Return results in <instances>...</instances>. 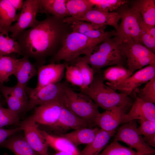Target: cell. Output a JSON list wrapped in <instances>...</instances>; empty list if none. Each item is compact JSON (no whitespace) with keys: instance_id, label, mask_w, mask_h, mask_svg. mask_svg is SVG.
I'll return each instance as SVG.
<instances>
[{"instance_id":"cell-1","label":"cell","mask_w":155,"mask_h":155,"mask_svg":"<svg viewBox=\"0 0 155 155\" xmlns=\"http://www.w3.org/2000/svg\"><path fill=\"white\" fill-rule=\"evenodd\" d=\"M61 19L48 15L34 27L21 32L13 38L19 44L20 54L34 59L38 66L43 65L48 57H53L59 50Z\"/></svg>"},{"instance_id":"cell-2","label":"cell","mask_w":155,"mask_h":155,"mask_svg":"<svg viewBox=\"0 0 155 155\" xmlns=\"http://www.w3.org/2000/svg\"><path fill=\"white\" fill-rule=\"evenodd\" d=\"M102 72L95 73L91 83L87 88L80 89L89 96L98 107L106 110L115 107H123L128 108L133 102L129 96L118 93L104 83Z\"/></svg>"},{"instance_id":"cell-3","label":"cell","mask_w":155,"mask_h":155,"mask_svg":"<svg viewBox=\"0 0 155 155\" xmlns=\"http://www.w3.org/2000/svg\"><path fill=\"white\" fill-rule=\"evenodd\" d=\"M121 40L117 36L108 38L97 45L88 56L79 57L72 61H81L90 65L95 73L102 68L115 65L124 66L126 58L120 48Z\"/></svg>"},{"instance_id":"cell-4","label":"cell","mask_w":155,"mask_h":155,"mask_svg":"<svg viewBox=\"0 0 155 155\" xmlns=\"http://www.w3.org/2000/svg\"><path fill=\"white\" fill-rule=\"evenodd\" d=\"M111 37L92 39L83 34L72 32L63 38L61 47L51 59L50 63H55L62 60L71 62L81 55L89 56L97 45Z\"/></svg>"},{"instance_id":"cell-5","label":"cell","mask_w":155,"mask_h":155,"mask_svg":"<svg viewBox=\"0 0 155 155\" xmlns=\"http://www.w3.org/2000/svg\"><path fill=\"white\" fill-rule=\"evenodd\" d=\"M62 101L64 105L92 127L96 126L95 119L100 113L99 107L88 95L75 92L68 84L65 88Z\"/></svg>"},{"instance_id":"cell-6","label":"cell","mask_w":155,"mask_h":155,"mask_svg":"<svg viewBox=\"0 0 155 155\" xmlns=\"http://www.w3.org/2000/svg\"><path fill=\"white\" fill-rule=\"evenodd\" d=\"M120 48L123 55L127 59L128 69L133 73L145 66L155 63V54L131 38L121 40Z\"/></svg>"},{"instance_id":"cell-7","label":"cell","mask_w":155,"mask_h":155,"mask_svg":"<svg viewBox=\"0 0 155 155\" xmlns=\"http://www.w3.org/2000/svg\"><path fill=\"white\" fill-rule=\"evenodd\" d=\"M126 3L121 6L117 12L121 16V23L115 30L116 35L121 40L129 38L140 43L142 34L141 15ZM115 35V36H116Z\"/></svg>"},{"instance_id":"cell-8","label":"cell","mask_w":155,"mask_h":155,"mask_svg":"<svg viewBox=\"0 0 155 155\" xmlns=\"http://www.w3.org/2000/svg\"><path fill=\"white\" fill-rule=\"evenodd\" d=\"M68 84V83L65 81L48 85L40 88L26 87L28 98L26 111L38 105L60 100L63 95L65 88Z\"/></svg>"},{"instance_id":"cell-9","label":"cell","mask_w":155,"mask_h":155,"mask_svg":"<svg viewBox=\"0 0 155 155\" xmlns=\"http://www.w3.org/2000/svg\"><path fill=\"white\" fill-rule=\"evenodd\" d=\"M137 129L135 120L125 123L118 129L114 140L125 143L130 148L135 149L137 155H155V149L144 141Z\"/></svg>"},{"instance_id":"cell-10","label":"cell","mask_w":155,"mask_h":155,"mask_svg":"<svg viewBox=\"0 0 155 155\" xmlns=\"http://www.w3.org/2000/svg\"><path fill=\"white\" fill-rule=\"evenodd\" d=\"M40 0H26L24 1L17 22L8 29L13 38L21 32L34 27L39 21L36 19L37 13H40Z\"/></svg>"},{"instance_id":"cell-11","label":"cell","mask_w":155,"mask_h":155,"mask_svg":"<svg viewBox=\"0 0 155 155\" xmlns=\"http://www.w3.org/2000/svg\"><path fill=\"white\" fill-rule=\"evenodd\" d=\"M121 18L120 14L117 12L105 11L94 7L80 16L66 17L63 19V21L68 24H71L77 21H86L101 26H111L116 30Z\"/></svg>"},{"instance_id":"cell-12","label":"cell","mask_w":155,"mask_h":155,"mask_svg":"<svg viewBox=\"0 0 155 155\" xmlns=\"http://www.w3.org/2000/svg\"><path fill=\"white\" fill-rule=\"evenodd\" d=\"M155 77V63L146 66L120 82L112 84L107 82V86L115 91L118 90L127 95L142 84L146 83Z\"/></svg>"},{"instance_id":"cell-13","label":"cell","mask_w":155,"mask_h":155,"mask_svg":"<svg viewBox=\"0 0 155 155\" xmlns=\"http://www.w3.org/2000/svg\"><path fill=\"white\" fill-rule=\"evenodd\" d=\"M20 127L24 132L25 140L37 154L49 155V146L37 123L30 117L22 122Z\"/></svg>"},{"instance_id":"cell-14","label":"cell","mask_w":155,"mask_h":155,"mask_svg":"<svg viewBox=\"0 0 155 155\" xmlns=\"http://www.w3.org/2000/svg\"><path fill=\"white\" fill-rule=\"evenodd\" d=\"M62 105L60 100L39 106L30 117L37 123L51 127L58 120Z\"/></svg>"},{"instance_id":"cell-15","label":"cell","mask_w":155,"mask_h":155,"mask_svg":"<svg viewBox=\"0 0 155 155\" xmlns=\"http://www.w3.org/2000/svg\"><path fill=\"white\" fill-rule=\"evenodd\" d=\"M65 63H50L38 66V83L36 88L60 82L64 74Z\"/></svg>"},{"instance_id":"cell-16","label":"cell","mask_w":155,"mask_h":155,"mask_svg":"<svg viewBox=\"0 0 155 155\" xmlns=\"http://www.w3.org/2000/svg\"><path fill=\"white\" fill-rule=\"evenodd\" d=\"M136 119L155 120V104L141 99L136 96L129 112L123 116L121 123Z\"/></svg>"},{"instance_id":"cell-17","label":"cell","mask_w":155,"mask_h":155,"mask_svg":"<svg viewBox=\"0 0 155 155\" xmlns=\"http://www.w3.org/2000/svg\"><path fill=\"white\" fill-rule=\"evenodd\" d=\"M62 104L59 117L57 122L51 126V127L61 132L69 129L75 130L83 127H92L86 121L78 116L63 104Z\"/></svg>"},{"instance_id":"cell-18","label":"cell","mask_w":155,"mask_h":155,"mask_svg":"<svg viewBox=\"0 0 155 155\" xmlns=\"http://www.w3.org/2000/svg\"><path fill=\"white\" fill-rule=\"evenodd\" d=\"M127 109L123 107H115L100 113L95 119V125L107 131H115Z\"/></svg>"},{"instance_id":"cell-19","label":"cell","mask_w":155,"mask_h":155,"mask_svg":"<svg viewBox=\"0 0 155 155\" xmlns=\"http://www.w3.org/2000/svg\"><path fill=\"white\" fill-rule=\"evenodd\" d=\"M37 75V69L28 58L24 57L19 59L13 75L17 79V84L25 87L30 79Z\"/></svg>"},{"instance_id":"cell-20","label":"cell","mask_w":155,"mask_h":155,"mask_svg":"<svg viewBox=\"0 0 155 155\" xmlns=\"http://www.w3.org/2000/svg\"><path fill=\"white\" fill-rule=\"evenodd\" d=\"M41 131L48 146L57 152H69L75 155H80L77 147L66 138L61 135H53L45 131Z\"/></svg>"},{"instance_id":"cell-21","label":"cell","mask_w":155,"mask_h":155,"mask_svg":"<svg viewBox=\"0 0 155 155\" xmlns=\"http://www.w3.org/2000/svg\"><path fill=\"white\" fill-rule=\"evenodd\" d=\"M0 147L10 150L15 155H37L24 137L21 136L12 135L0 144Z\"/></svg>"},{"instance_id":"cell-22","label":"cell","mask_w":155,"mask_h":155,"mask_svg":"<svg viewBox=\"0 0 155 155\" xmlns=\"http://www.w3.org/2000/svg\"><path fill=\"white\" fill-rule=\"evenodd\" d=\"M100 129L98 127H83L74 130L68 133L61 134L77 146L83 144H88L92 142Z\"/></svg>"},{"instance_id":"cell-23","label":"cell","mask_w":155,"mask_h":155,"mask_svg":"<svg viewBox=\"0 0 155 155\" xmlns=\"http://www.w3.org/2000/svg\"><path fill=\"white\" fill-rule=\"evenodd\" d=\"M115 131L108 132L100 129L95 138L80 151V155H98L106 146Z\"/></svg>"},{"instance_id":"cell-24","label":"cell","mask_w":155,"mask_h":155,"mask_svg":"<svg viewBox=\"0 0 155 155\" xmlns=\"http://www.w3.org/2000/svg\"><path fill=\"white\" fill-rule=\"evenodd\" d=\"M131 7L141 15L146 24L155 26V0H134Z\"/></svg>"},{"instance_id":"cell-25","label":"cell","mask_w":155,"mask_h":155,"mask_svg":"<svg viewBox=\"0 0 155 155\" xmlns=\"http://www.w3.org/2000/svg\"><path fill=\"white\" fill-rule=\"evenodd\" d=\"M70 26L72 32L83 34L90 38L98 39L103 36L104 29L106 26L77 21L72 23Z\"/></svg>"},{"instance_id":"cell-26","label":"cell","mask_w":155,"mask_h":155,"mask_svg":"<svg viewBox=\"0 0 155 155\" xmlns=\"http://www.w3.org/2000/svg\"><path fill=\"white\" fill-rule=\"evenodd\" d=\"M66 0H40V13L51 14L64 19L69 16L66 7Z\"/></svg>"},{"instance_id":"cell-27","label":"cell","mask_w":155,"mask_h":155,"mask_svg":"<svg viewBox=\"0 0 155 155\" xmlns=\"http://www.w3.org/2000/svg\"><path fill=\"white\" fill-rule=\"evenodd\" d=\"M102 73L104 80L111 84H115L129 78L133 73L123 66L115 65L108 67Z\"/></svg>"},{"instance_id":"cell-28","label":"cell","mask_w":155,"mask_h":155,"mask_svg":"<svg viewBox=\"0 0 155 155\" xmlns=\"http://www.w3.org/2000/svg\"><path fill=\"white\" fill-rule=\"evenodd\" d=\"M0 92L7 103L9 108L18 115L26 111L27 105L13 94L10 87L0 84Z\"/></svg>"},{"instance_id":"cell-29","label":"cell","mask_w":155,"mask_h":155,"mask_svg":"<svg viewBox=\"0 0 155 155\" xmlns=\"http://www.w3.org/2000/svg\"><path fill=\"white\" fill-rule=\"evenodd\" d=\"M19 16L8 0H0V21L4 28L8 31L12 23L17 21Z\"/></svg>"},{"instance_id":"cell-30","label":"cell","mask_w":155,"mask_h":155,"mask_svg":"<svg viewBox=\"0 0 155 155\" xmlns=\"http://www.w3.org/2000/svg\"><path fill=\"white\" fill-rule=\"evenodd\" d=\"M19 60L9 55H0V84L8 82L9 76L14 75Z\"/></svg>"},{"instance_id":"cell-31","label":"cell","mask_w":155,"mask_h":155,"mask_svg":"<svg viewBox=\"0 0 155 155\" xmlns=\"http://www.w3.org/2000/svg\"><path fill=\"white\" fill-rule=\"evenodd\" d=\"M94 6L90 0H66V7L70 17L82 15Z\"/></svg>"},{"instance_id":"cell-32","label":"cell","mask_w":155,"mask_h":155,"mask_svg":"<svg viewBox=\"0 0 155 155\" xmlns=\"http://www.w3.org/2000/svg\"><path fill=\"white\" fill-rule=\"evenodd\" d=\"M5 30L0 32V55H9L13 53L20 54V47L18 42L9 35Z\"/></svg>"},{"instance_id":"cell-33","label":"cell","mask_w":155,"mask_h":155,"mask_svg":"<svg viewBox=\"0 0 155 155\" xmlns=\"http://www.w3.org/2000/svg\"><path fill=\"white\" fill-rule=\"evenodd\" d=\"M140 125L137 130L141 135H143L144 140L152 147H155V120H140Z\"/></svg>"},{"instance_id":"cell-34","label":"cell","mask_w":155,"mask_h":155,"mask_svg":"<svg viewBox=\"0 0 155 155\" xmlns=\"http://www.w3.org/2000/svg\"><path fill=\"white\" fill-rule=\"evenodd\" d=\"M141 27L142 34L140 44L155 54V26L146 24L142 18L141 21Z\"/></svg>"},{"instance_id":"cell-35","label":"cell","mask_w":155,"mask_h":155,"mask_svg":"<svg viewBox=\"0 0 155 155\" xmlns=\"http://www.w3.org/2000/svg\"><path fill=\"white\" fill-rule=\"evenodd\" d=\"M98 155H137L136 152L130 148L122 145L114 140Z\"/></svg>"},{"instance_id":"cell-36","label":"cell","mask_w":155,"mask_h":155,"mask_svg":"<svg viewBox=\"0 0 155 155\" xmlns=\"http://www.w3.org/2000/svg\"><path fill=\"white\" fill-rule=\"evenodd\" d=\"M71 62V65H75L79 69L82 74L83 83L80 89L87 88L91 83L94 79L95 74L94 70L89 65L84 61H76Z\"/></svg>"},{"instance_id":"cell-37","label":"cell","mask_w":155,"mask_h":155,"mask_svg":"<svg viewBox=\"0 0 155 155\" xmlns=\"http://www.w3.org/2000/svg\"><path fill=\"white\" fill-rule=\"evenodd\" d=\"M65 69L66 81L73 85L81 88L83 81L82 74L79 69L74 65H69L66 63Z\"/></svg>"},{"instance_id":"cell-38","label":"cell","mask_w":155,"mask_h":155,"mask_svg":"<svg viewBox=\"0 0 155 155\" xmlns=\"http://www.w3.org/2000/svg\"><path fill=\"white\" fill-rule=\"evenodd\" d=\"M95 7L103 11L111 12L117 10L123 5L127 3L123 0H90Z\"/></svg>"},{"instance_id":"cell-39","label":"cell","mask_w":155,"mask_h":155,"mask_svg":"<svg viewBox=\"0 0 155 155\" xmlns=\"http://www.w3.org/2000/svg\"><path fill=\"white\" fill-rule=\"evenodd\" d=\"M18 115L9 108L3 107L0 103V128L17 123L19 121Z\"/></svg>"},{"instance_id":"cell-40","label":"cell","mask_w":155,"mask_h":155,"mask_svg":"<svg viewBox=\"0 0 155 155\" xmlns=\"http://www.w3.org/2000/svg\"><path fill=\"white\" fill-rule=\"evenodd\" d=\"M136 96L141 99L155 104V77L146 83Z\"/></svg>"},{"instance_id":"cell-41","label":"cell","mask_w":155,"mask_h":155,"mask_svg":"<svg viewBox=\"0 0 155 155\" xmlns=\"http://www.w3.org/2000/svg\"><path fill=\"white\" fill-rule=\"evenodd\" d=\"M13 94L28 105V96L25 87L17 83L13 87H10Z\"/></svg>"},{"instance_id":"cell-42","label":"cell","mask_w":155,"mask_h":155,"mask_svg":"<svg viewBox=\"0 0 155 155\" xmlns=\"http://www.w3.org/2000/svg\"><path fill=\"white\" fill-rule=\"evenodd\" d=\"M22 130L20 127L11 129H5L3 128H0V144L10 136Z\"/></svg>"},{"instance_id":"cell-43","label":"cell","mask_w":155,"mask_h":155,"mask_svg":"<svg viewBox=\"0 0 155 155\" xmlns=\"http://www.w3.org/2000/svg\"><path fill=\"white\" fill-rule=\"evenodd\" d=\"M9 1L16 10L21 9L24 1L23 0H8Z\"/></svg>"},{"instance_id":"cell-44","label":"cell","mask_w":155,"mask_h":155,"mask_svg":"<svg viewBox=\"0 0 155 155\" xmlns=\"http://www.w3.org/2000/svg\"><path fill=\"white\" fill-rule=\"evenodd\" d=\"M51 155H75L73 153L67 152H58Z\"/></svg>"},{"instance_id":"cell-45","label":"cell","mask_w":155,"mask_h":155,"mask_svg":"<svg viewBox=\"0 0 155 155\" xmlns=\"http://www.w3.org/2000/svg\"><path fill=\"white\" fill-rule=\"evenodd\" d=\"M5 102V101L3 99L2 95L0 92V103H2L3 105Z\"/></svg>"},{"instance_id":"cell-46","label":"cell","mask_w":155,"mask_h":155,"mask_svg":"<svg viewBox=\"0 0 155 155\" xmlns=\"http://www.w3.org/2000/svg\"><path fill=\"white\" fill-rule=\"evenodd\" d=\"M7 30L8 31V30H6L3 27V26H2V25H1V22L0 21V32H2V31H4V30Z\"/></svg>"},{"instance_id":"cell-47","label":"cell","mask_w":155,"mask_h":155,"mask_svg":"<svg viewBox=\"0 0 155 155\" xmlns=\"http://www.w3.org/2000/svg\"><path fill=\"white\" fill-rule=\"evenodd\" d=\"M7 155V154L6 153H4L1 155Z\"/></svg>"}]
</instances>
